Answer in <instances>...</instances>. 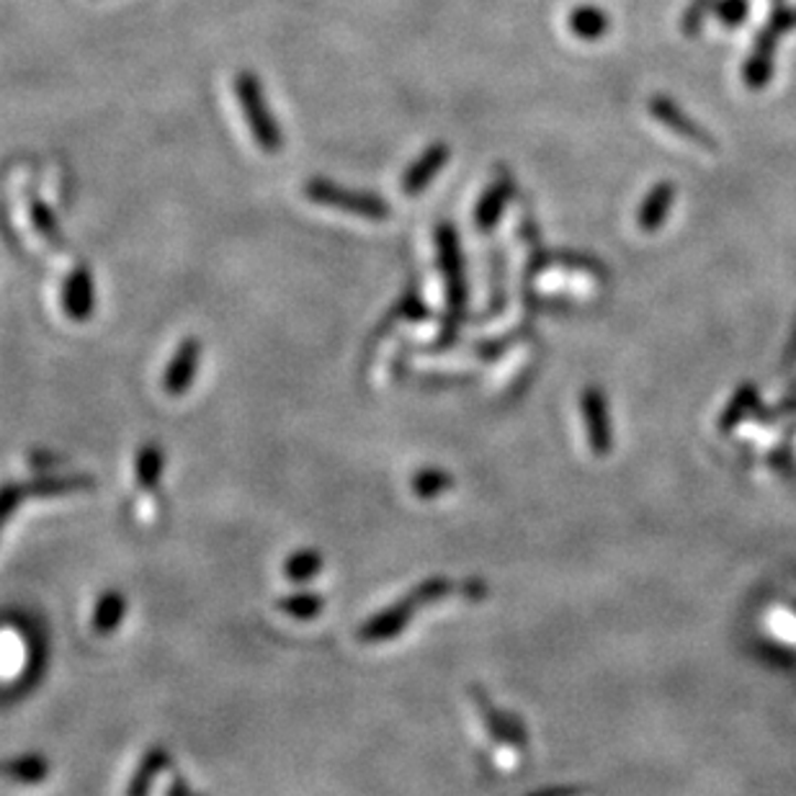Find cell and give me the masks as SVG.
Listing matches in <instances>:
<instances>
[{"label": "cell", "mask_w": 796, "mask_h": 796, "mask_svg": "<svg viewBox=\"0 0 796 796\" xmlns=\"http://www.w3.org/2000/svg\"><path fill=\"white\" fill-rule=\"evenodd\" d=\"M435 243H439V260L443 279H447V292H449V310L451 318L456 320L459 312L464 308V266H462V252H459V240L454 227L441 225L435 229Z\"/></svg>", "instance_id": "obj_3"}, {"label": "cell", "mask_w": 796, "mask_h": 796, "mask_svg": "<svg viewBox=\"0 0 796 796\" xmlns=\"http://www.w3.org/2000/svg\"><path fill=\"white\" fill-rule=\"evenodd\" d=\"M96 294H94V277H90L88 266H78L71 277H67L63 287V310L71 320H88L94 315Z\"/></svg>", "instance_id": "obj_4"}, {"label": "cell", "mask_w": 796, "mask_h": 796, "mask_svg": "<svg viewBox=\"0 0 796 796\" xmlns=\"http://www.w3.org/2000/svg\"><path fill=\"white\" fill-rule=\"evenodd\" d=\"M284 611H292L297 618H312L320 611V601L312 595H302V599H292L284 603Z\"/></svg>", "instance_id": "obj_15"}, {"label": "cell", "mask_w": 796, "mask_h": 796, "mask_svg": "<svg viewBox=\"0 0 796 796\" xmlns=\"http://www.w3.org/2000/svg\"><path fill=\"white\" fill-rule=\"evenodd\" d=\"M570 29L580 36V40H601L609 29V19L601 9L583 6V9L570 13Z\"/></svg>", "instance_id": "obj_8"}, {"label": "cell", "mask_w": 796, "mask_h": 796, "mask_svg": "<svg viewBox=\"0 0 796 796\" xmlns=\"http://www.w3.org/2000/svg\"><path fill=\"white\" fill-rule=\"evenodd\" d=\"M653 111L657 114V117H660L663 121H665V125H668V127H673V129H678V132L680 135H684V137H691V142H701V144H711L709 142V135L707 132H703V129L701 127H696V125H691V121H684L686 117H684V114H676V106H670L668 101H663V98H660V101H653Z\"/></svg>", "instance_id": "obj_11"}, {"label": "cell", "mask_w": 796, "mask_h": 796, "mask_svg": "<svg viewBox=\"0 0 796 796\" xmlns=\"http://www.w3.org/2000/svg\"><path fill=\"white\" fill-rule=\"evenodd\" d=\"M198 356H202V346H198L196 338H186L175 351V356L171 358V366H168L163 387L168 395L179 397L183 392H189L191 381L196 377V366H198Z\"/></svg>", "instance_id": "obj_6"}, {"label": "cell", "mask_w": 796, "mask_h": 796, "mask_svg": "<svg viewBox=\"0 0 796 796\" xmlns=\"http://www.w3.org/2000/svg\"><path fill=\"white\" fill-rule=\"evenodd\" d=\"M304 196H308L312 204L331 206V209L356 214V217L364 219H387L389 214H392V206L379 194L338 186V183L327 179H310L304 183Z\"/></svg>", "instance_id": "obj_2"}, {"label": "cell", "mask_w": 796, "mask_h": 796, "mask_svg": "<svg viewBox=\"0 0 796 796\" xmlns=\"http://www.w3.org/2000/svg\"><path fill=\"white\" fill-rule=\"evenodd\" d=\"M670 202H673L670 183H660V186L653 189V194L645 198V204H642V209H639V227L645 229V233L660 227L665 214H668V209H670Z\"/></svg>", "instance_id": "obj_7"}, {"label": "cell", "mask_w": 796, "mask_h": 796, "mask_svg": "<svg viewBox=\"0 0 796 796\" xmlns=\"http://www.w3.org/2000/svg\"><path fill=\"white\" fill-rule=\"evenodd\" d=\"M447 160H449V144L435 142L428 150H423V155H420L416 163H412L408 171L402 173V183H400L402 194L416 196V194H420V191H426L428 186H431V181L435 179V175L441 173V168L447 165Z\"/></svg>", "instance_id": "obj_5"}, {"label": "cell", "mask_w": 796, "mask_h": 796, "mask_svg": "<svg viewBox=\"0 0 796 796\" xmlns=\"http://www.w3.org/2000/svg\"><path fill=\"white\" fill-rule=\"evenodd\" d=\"M505 191H508V183H495V186L487 189L485 196L480 198L477 212H474V219H477V227L482 229V233L493 229L497 217H501Z\"/></svg>", "instance_id": "obj_9"}, {"label": "cell", "mask_w": 796, "mask_h": 796, "mask_svg": "<svg viewBox=\"0 0 796 796\" xmlns=\"http://www.w3.org/2000/svg\"><path fill=\"white\" fill-rule=\"evenodd\" d=\"M121 616H125V601H121L119 595H106V599L101 601V606H98L96 626L101 632H109L119 624Z\"/></svg>", "instance_id": "obj_12"}, {"label": "cell", "mask_w": 796, "mask_h": 796, "mask_svg": "<svg viewBox=\"0 0 796 796\" xmlns=\"http://www.w3.org/2000/svg\"><path fill=\"white\" fill-rule=\"evenodd\" d=\"M29 212H32V222L36 227V233H40L44 240H47L50 245H55V248H63V229H60V222L55 219V214H52V209L47 204L42 202V198H32V204H29Z\"/></svg>", "instance_id": "obj_10"}, {"label": "cell", "mask_w": 796, "mask_h": 796, "mask_svg": "<svg viewBox=\"0 0 796 796\" xmlns=\"http://www.w3.org/2000/svg\"><path fill=\"white\" fill-rule=\"evenodd\" d=\"M235 96L258 148L271 152V155L284 148V135H281L277 117H273L271 106L266 101L263 86H260L256 73L240 71L235 75Z\"/></svg>", "instance_id": "obj_1"}, {"label": "cell", "mask_w": 796, "mask_h": 796, "mask_svg": "<svg viewBox=\"0 0 796 796\" xmlns=\"http://www.w3.org/2000/svg\"><path fill=\"white\" fill-rule=\"evenodd\" d=\"M0 773L9 776L11 781H40L44 773V763L36 761V757H29V761H17L0 765Z\"/></svg>", "instance_id": "obj_13"}, {"label": "cell", "mask_w": 796, "mask_h": 796, "mask_svg": "<svg viewBox=\"0 0 796 796\" xmlns=\"http://www.w3.org/2000/svg\"><path fill=\"white\" fill-rule=\"evenodd\" d=\"M318 568H320V557H318V555H312V552H308V555H297V557H292V560H289V564H287V576L292 578V580H300V583H302V580L315 578Z\"/></svg>", "instance_id": "obj_14"}]
</instances>
